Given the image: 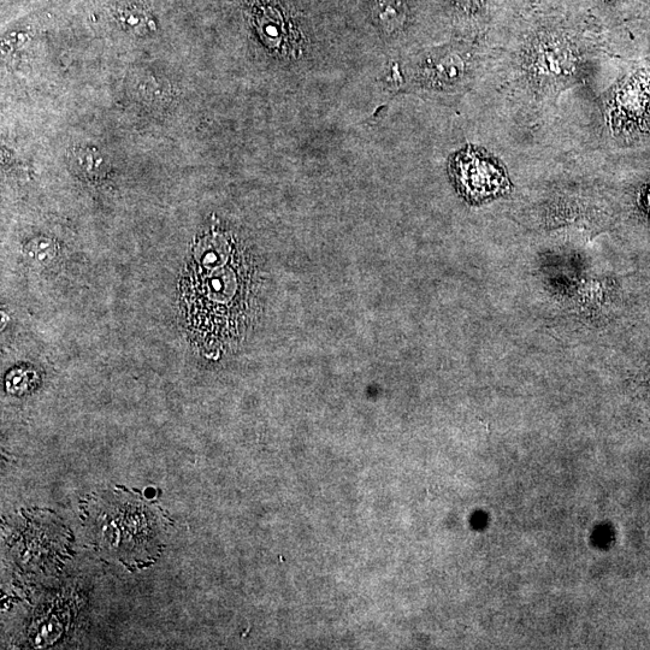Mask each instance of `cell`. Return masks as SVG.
Masks as SVG:
<instances>
[{
	"instance_id": "obj_3",
	"label": "cell",
	"mask_w": 650,
	"mask_h": 650,
	"mask_svg": "<svg viewBox=\"0 0 650 650\" xmlns=\"http://www.w3.org/2000/svg\"><path fill=\"white\" fill-rule=\"evenodd\" d=\"M74 162L84 174L96 175L102 173L103 157L99 156L97 152L81 150L76 153Z\"/></svg>"
},
{
	"instance_id": "obj_2",
	"label": "cell",
	"mask_w": 650,
	"mask_h": 650,
	"mask_svg": "<svg viewBox=\"0 0 650 650\" xmlns=\"http://www.w3.org/2000/svg\"><path fill=\"white\" fill-rule=\"evenodd\" d=\"M25 257L34 267H46L56 257V245L49 238L34 239L25 247Z\"/></svg>"
},
{
	"instance_id": "obj_4",
	"label": "cell",
	"mask_w": 650,
	"mask_h": 650,
	"mask_svg": "<svg viewBox=\"0 0 650 650\" xmlns=\"http://www.w3.org/2000/svg\"><path fill=\"white\" fill-rule=\"evenodd\" d=\"M646 206H647V209L650 211V189H649V191L647 192V195H646Z\"/></svg>"
},
{
	"instance_id": "obj_1",
	"label": "cell",
	"mask_w": 650,
	"mask_h": 650,
	"mask_svg": "<svg viewBox=\"0 0 650 650\" xmlns=\"http://www.w3.org/2000/svg\"><path fill=\"white\" fill-rule=\"evenodd\" d=\"M453 173L466 197L475 202L500 197L510 188L504 168L482 151L460 152L454 159Z\"/></svg>"
}]
</instances>
